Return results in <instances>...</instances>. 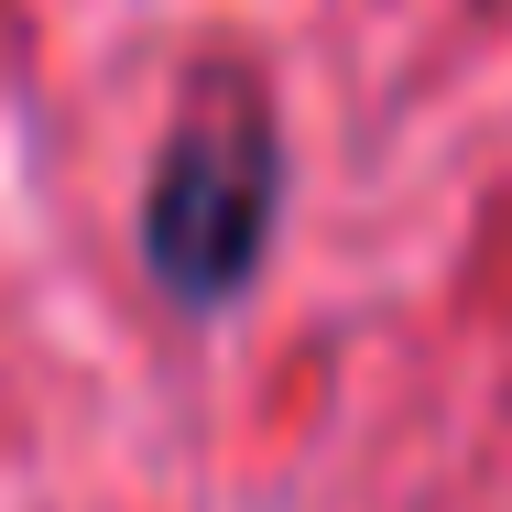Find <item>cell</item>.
<instances>
[{"label":"cell","instance_id":"obj_1","mask_svg":"<svg viewBox=\"0 0 512 512\" xmlns=\"http://www.w3.org/2000/svg\"><path fill=\"white\" fill-rule=\"evenodd\" d=\"M273 207H284V142H273V109L262 99H207L153 186H142V262L175 306H229L262 251H273Z\"/></svg>","mask_w":512,"mask_h":512}]
</instances>
